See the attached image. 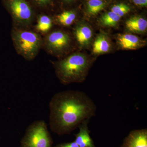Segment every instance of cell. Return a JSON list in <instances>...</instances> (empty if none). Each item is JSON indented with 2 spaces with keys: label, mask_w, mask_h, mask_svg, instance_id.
Segmentation results:
<instances>
[{
  "label": "cell",
  "mask_w": 147,
  "mask_h": 147,
  "mask_svg": "<svg viewBox=\"0 0 147 147\" xmlns=\"http://www.w3.org/2000/svg\"><path fill=\"white\" fill-rule=\"evenodd\" d=\"M57 147H80L75 142L64 143L57 146Z\"/></svg>",
  "instance_id": "obj_19"
},
{
  "label": "cell",
  "mask_w": 147,
  "mask_h": 147,
  "mask_svg": "<svg viewBox=\"0 0 147 147\" xmlns=\"http://www.w3.org/2000/svg\"><path fill=\"white\" fill-rule=\"evenodd\" d=\"M10 34L16 53L26 60H33L42 49V36L32 29L12 26Z\"/></svg>",
  "instance_id": "obj_3"
},
{
  "label": "cell",
  "mask_w": 147,
  "mask_h": 147,
  "mask_svg": "<svg viewBox=\"0 0 147 147\" xmlns=\"http://www.w3.org/2000/svg\"><path fill=\"white\" fill-rule=\"evenodd\" d=\"M71 43V36L67 32L52 30L42 36V49L52 56L60 57L68 52Z\"/></svg>",
  "instance_id": "obj_6"
},
{
  "label": "cell",
  "mask_w": 147,
  "mask_h": 147,
  "mask_svg": "<svg viewBox=\"0 0 147 147\" xmlns=\"http://www.w3.org/2000/svg\"><path fill=\"white\" fill-rule=\"evenodd\" d=\"M53 139L44 121H36L27 127L20 147H52Z\"/></svg>",
  "instance_id": "obj_5"
},
{
  "label": "cell",
  "mask_w": 147,
  "mask_h": 147,
  "mask_svg": "<svg viewBox=\"0 0 147 147\" xmlns=\"http://www.w3.org/2000/svg\"><path fill=\"white\" fill-rule=\"evenodd\" d=\"M66 3H69L71 2L72 1H73L74 0H63Z\"/></svg>",
  "instance_id": "obj_21"
},
{
  "label": "cell",
  "mask_w": 147,
  "mask_h": 147,
  "mask_svg": "<svg viewBox=\"0 0 147 147\" xmlns=\"http://www.w3.org/2000/svg\"><path fill=\"white\" fill-rule=\"evenodd\" d=\"M121 17L110 11L102 15L100 19V23L102 26L107 27L116 26L120 20Z\"/></svg>",
  "instance_id": "obj_15"
},
{
  "label": "cell",
  "mask_w": 147,
  "mask_h": 147,
  "mask_svg": "<svg viewBox=\"0 0 147 147\" xmlns=\"http://www.w3.org/2000/svg\"><path fill=\"white\" fill-rule=\"evenodd\" d=\"M121 147H147V129L131 131Z\"/></svg>",
  "instance_id": "obj_7"
},
{
  "label": "cell",
  "mask_w": 147,
  "mask_h": 147,
  "mask_svg": "<svg viewBox=\"0 0 147 147\" xmlns=\"http://www.w3.org/2000/svg\"><path fill=\"white\" fill-rule=\"evenodd\" d=\"M33 3L40 8L47 9L53 5V0H32Z\"/></svg>",
  "instance_id": "obj_18"
},
{
  "label": "cell",
  "mask_w": 147,
  "mask_h": 147,
  "mask_svg": "<svg viewBox=\"0 0 147 147\" xmlns=\"http://www.w3.org/2000/svg\"><path fill=\"white\" fill-rule=\"evenodd\" d=\"M130 8L129 6L125 4L120 3L113 6L111 8V11H113L120 17L124 16L130 11Z\"/></svg>",
  "instance_id": "obj_17"
},
{
  "label": "cell",
  "mask_w": 147,
  "mask_h": 147,
  "mask_svg": "<svg viewBox=\"0 0 147 147\" xmlns=\"http://www.w3.org/2000/svg\"><path fill=\"white\" fill-rule=\"evenodd\" d=\"M52 63L56 75L64 85L83 82L90 65L89 61L86 56L77 53Z\"/></svg>",
  "instance_id": "obj_2"
},
{
  "label": "cell",
  "mask_w": 147,
  "mask_h": 147,
  "mask_svg": "<svg viewBox=\"0 0 147 147\" xmlns=\"http://www.w3.org/2000/svg\"><path fill=\"white\" fill-rule=\"evenodd\" d=\"M105 3L102 0H89L87 4V11L90 15H94L105 7Z\"/></svg>",
  "instance_id": "obj_16"
},
{
  "label": "cell",
  "mask_w": 147,
  "mask_h": 147,
  "mask_svg": "<svg viewBox=\"0 0 147 147\" xmlns=\"http://www.w3.org/2000/svg\"><path fill=\"white\" fill-rule=\"evenodd\" d=\"M136 5L140 6H146L147 0H132Z\"/></svg>",
  "instance_id": "obj_20"
},
{
  "label": "cell",
  "mask_w": 147,
  "mask_h": 147,
  "mask_svg": "<svg viewBox=\"0 0 147 147\" xmlns=\"http://www.w3.org/2000/svg\"><path fill=\"white\" fill-rule=\"evenodd\" d=\"M110 44L107 36L100 34L95 40L93 45V52L95 54H101L108 53L110 50Z\"/></svg>",
  "instance_id": "obj_14"
},
{
  "label": "cell",
  "mask_w": 147,
  "mask_h": 147,
  "mask_svg": "<svg viewBox=\"0 0 147 147\" xmlns=\"http://www.w3.org/2000/svg\"><path fill=\"white\" fill-rule=\"evenodd\" d=\"M57 147V146H56V147Z\"/></svg>",
  "instance_id": "obj_22"
},
{
  "label": "cell",
  "mask_w": 147,
  "mask_h": 147,
  "mask_svg": "<svg viewBox=\"0 0 147 147\" xmlns=\"http://www.w3.org/2000/svg\"><path fill=\"white\" fill-rule=\"evenodd\" d=\"M76 14L74 11L65 10L53 17L54 24L63 27L70 26L76 20Z\"/></svg>",
  "instance_id": "obj_12"
},
{
  "label": "cell",
  "mask_w": 147,
  "mask_h": 147,
  "mask_svg": "<svg viewBox=\"0 0 147 147\" xmlns=\"http://www.w3.org/2000/svg\"><path fill=\"white\" fill-rule=\"evenodd\" d=\"M127 28L135 33H142L146 31L147 28V21L140 16H134L125 22Z\"/></svg>",
  "instance_id": "obj_13"
},
{
  "label": "cell",
  "mask_w": 147,
  "mask_h": 147,
  "mask_svg": "<svg viewBox=\"0 0 147 147\" xmlns=\"http://www.w3.org/2000/svg\"><path fill=\"white\" fill-rule=\"evenodd\" d=\"M74 34L79 45L86 46L91 40L92 32L91 29L87 25L79 24L74 29Z\"/></svg>",
  "instance_id": "obj_11"
},
{
  "label": "cell",
  "mask_w": 147,
  "mask_h": 147,
  "mask_svg": "<svg viewBox=\"0 0 147 147\" xmlns=\"http://www.w3.org/2000/svg\"><path fill=\"white\" fill-rule=\"evenodd\" d=\"M54 25L53 16L47 13H40L37 15L32 30L43 36L53 30Z\"/></svg>",
  "instance_id": "obj_8"
},
{
  "label": "cell",
  "mask_w": 147,
  "mask_h": 147,
  "mask_svg": "<svg viewBox=\"0 0 147 147\" xmlns=\"http://www.w3.org/2000/svg\"><path fill=\"white\" fill-rule=\"evenodd\" d=\"M4 6L10 14L12 26L32 29L37 14L27 0H2Z\"/></svg>",
  "instance_id": "obj_4"
},
{
  "label": "cell",
  "mask_w": 147,
  "mask_h": 147,
  "mask_svg": "<svg viewBox=\"0 0 147 147\" xmlns=\"http://www.w3.org/2000/svg\"><path fill=\"white\" fill-rule=\"evenodd\" d=\"M89 121H85L81 124L78 127L79 132L75 134L74 142L80 147H95L90 135V131L88 127Z\"/></svg>",
  "instance_id": "obj_9"
},
{
  "label": "cell",
  "mask_w": 147,
  "mask_h": 147,
  "mask_svg": "<svg viewBox=\"0 0 147 147\" xmlns=\"http://www.w3.org/2000/svg\"><path fill=\"white\" fill-rule=\"evenodd\" d=\"M117 40L121 48L126 50H136L144 43L138 36L129 34L119 35Z\"/></svg>",
  "instance_id": "obj_10"
},
{
  "label": "cell",
  "mask_w": 147,
  "mask_h": 147,
  "mask_svg": "<svg viewBox=\"0 0 147 147\" xmlns=\"http://www.w3.org/2000/svg\"><path fill=\"white\" fill-rule=\"evenodd\" d=\"M49 109L50 128L62 135L70 134L84 121L95 116L96 106L84 92L68 90L54 95Z\"/></svg>",
  "instance_id": "obj_1"
}]
</instances>
